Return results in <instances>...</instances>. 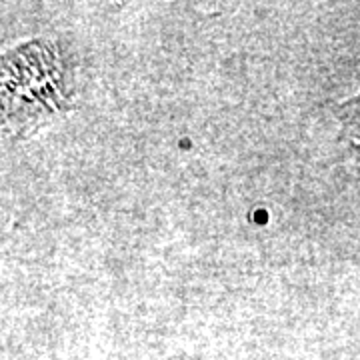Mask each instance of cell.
<instances>
[{
	"mask_svg": "<svg viewBox=\"0 0 360 360\" xmlns=\"http://www.w3.org/2000/svg\"><path fill=\"white\" fill-rule=\"evenodd\" d=\"M2 101L11 129L39 127L68 103L65 65L51 42H28L4 58Z\"/></svg>",
	"mask_w": 360,
	"mask_h": 360,
	"instance_id": "6da1fadb",
	"label": "cell"
},
{
	"mask_svg": "<svg viewBox=\"0 0 360 360\" xmlns=\"http://www.w3.org/2000/svg\"><path fill=\"white\" fill-rule=\"evenodd\" d=\"M340 122H342V134L348 144L356 150L360 158V94L356 98L348 101L340 110Z\"/></svg>",
	"mask_w": 360,
	"mask_h": 360,
	"instance_id": "7a4b0ae2",
	"label": "cell"
}]
</instances>
